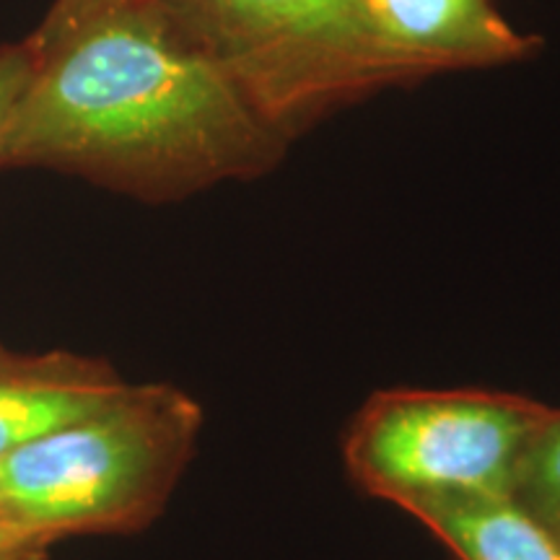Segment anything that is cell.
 Segmentation results:
<instances>
[{
	"instance_id": "1",
	"label": "cell",
	"mask_w": 560,
	"mask_h": 560,
	"mask_svg": "<svg viewBox=\"0 0 560 560\" xmlns=\"http://www.w3.org/2000/svg\"><path fill=\"white\" fill-rule=\"evenodd\" d=\"M34 60L0 125V172L166 206L265 177L291 145L156 0H112Z\"/></svg>"
},
{
	"instance_id": "2",
	"label": "cell",
	"mask_w": 560,
	"mask_h": 560,
	"mask_svg": "<svg viewBox=\"0 0 560 560\" xmlns=\"http://www.w3.org/2000/svg\"><path fill=\"white\" fill-rule=\"evenodd\" d=\"M202 420L190 392L125 382L96 408L0 459V524L47 548L149 529L190 467Z\"/></svg>"
},
{
	"instance_id": "3",
	"label": "cell",
	"mask_w": 560,
	"mask_h": 560,
	"mask_svg": "<svg viewBox=\"0 0 560 560\" xmlns=\"http://www.w3.org/2000/svg\"><path fill=\"white\" fill-rule=\"evenodd\" d=\"M289 143L384 89L436 75L384 37L366 0H156Z\"/></svg>"
},
{
	"instance_id": "4",
	"label": "cell",
	"mask_w": 560,
	"mask_h": 560,
	"mask_svg": "<svg viewBox=\"0 0 560 560\" xmlns=\"http://www.w3.org/2000/svg\"><path fill=\"white\" fill-rule=\"evenodd\" d=\"M552 408L493 389L374 392L342 433V465L369 499L412 520L514 499L524 457Z\"/></svg>"
},
{
	"instance_id": "5",
	"label": "cell",
	"mask_w": 560,
	"mask_h": 560,
	"mask_svg": "<svg viewBox=\"0 0 560 560\" xmlns=\"http://www.w3.org/2000/svg\"><path fill=\"white\" fill-rule=\"evenodd\" d=\"M122 384L120 371L100 355L0 342V459L96 408Z\"/></svg>"
},
{
	"instance_id": "6",
	"label": "cell",
	"mask_w": 560,
	"mask_h": 560,
	"mask_svg": "<svg viewBox=\"0 0 560 560\" xmlns=\"http://www.w3.org/2000/svg\"><path fill=\"white\" fill-rule=\"evenodd\" d=\"M384 37L439 73L527 60L540 39L516 32L493 0H366Z\"/></svg>"
},
{
	"instance_id": "7",
	"label": "cell",
	"mask_w": 560,
	"mask_h": 560,
	"mask_svg": "<svg viewBox=\"0 0 560 560\" xmlns=\"http://www.w3.org/2000/svg\"><path fill=\"white\" fill-rule=\"evenodd\" d=\"M457 560H560V535L520 501H478L418 516Z\"/></svg>"
},
{
	"instance_id": "8",
	"label": "cell",
	"mask_w": 560,
	"mask_h": 560,
	"mask_svg": "<svg viewBox=\"0 0 560 560\" xmlns=\"http://www.w3.org/2000/svg\"><path fill=\"white\" fill-rule=\"evenodd\" d=\"M514 501L560 535V410H552L524 457Z\"/></svg>"
},
{
	"instance_id": "9",
	"label": "cell",
	"mask_w": 560,
	"mask_h": 560,
	"mask_svg": "<svg viewBox=\"0 0 560 560\" xmlns=\"http://www.w3.org/2000/svg\"><path fill=\"white\" fill-rule=\"evenodd\" d=\"M112 0H52V5L47 9L45 16H42L39 26L34 30L30 37L32 52H42L47 47L58 45V42L75 30V26L83 24L91 13H96L104 5H109Z\"/></svg>"
},
{
	"instance_id": "10",
	"label": "cell",
	"mask_w": 560,
	"mask_h": 560,
	"mask_svg": "<svg viewBox=\"0 0 560 560\" xmlns=\"http://www.w3.org/2000/svg\"><path fill=\"white\" fill-rule=\"evenodd\" d=\"M34 62L37 60H34V52L26 39L0 45V125L9 117L21 91L30 83Z\"/></svg>"
},
{
	"instance_id": "11",
	"label": "cell",
	"mask_w": 560,
	"mask_h": 560,
	"mask_svg": "<svg viewBox=\"0 0 560 560\" xmlns=\"http://www.w3.org/2000/svg\"><path fill=\"white\" fill-rule=\"evenodd\" d=\"M50 548L24 537L0 535V560H47Z\"/></svg>"
},
{
	"instance_id": "12",
	"label": "cell",
	"mask_w": 560,
	"mask_h": 560,
	"mask_svg": "<svg viewBox=\"0 0 560 560\" xmlns=\"http://www.w3.org/2000/svg\"><path fill=\"white\" fill-rule=\"evenodd\" d=\"M0 535H11V532H5L3 524H0ZM13 537H16V535H13ZM24 540H26V537H24Z\"/></svg>"
}]
</instances>
